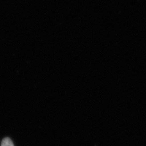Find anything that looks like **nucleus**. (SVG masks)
Here are the masks:
<instances>
[{
	"label": "nucleus",
	"instance_id": "f257e3e1",
	"mask_svg": "<svg viewBox=\"0 0 146 146\" xmlns=\"http://www.w3.org/2000/svg\"><path fill=\"white\" fill-rule=\"evenodd\" d=\"M1 146H14V145H13L12 141L10 138H6L3 140L1 143Z\"/></svg>",
	"mask_w": 146,
	"mask_h": 146
}]
</instances>
